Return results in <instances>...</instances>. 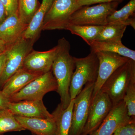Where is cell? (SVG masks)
I'll return each instance as SVG.
<instances>
[{
	"instance_id": "cell-10",
	"label": "cell",
	"mask_w": 135,
	"mask_h": 135,
	"mask_svg": "<svg viewBox=\"0 0 135 135\" xmlns=\"http://www.w3.org/2000/svg\"><path fill=\"white\" fill-rule=\"evenodd\" d=\"M95 53L99 60V68L92 98L100 91L104 83L113 73L129 59L116 53L107 51H98Z\"/></svg>"
},
{
	"instance_id": "cell-30",
	"label": "cell",
	"mask_w": 135,
	"mask_h": 135,
	"mask_svg": "<svg viewBox=\"0 0 135 135\" xmlns=\"http://www.w3.org/2000/svg\"><path fill=\"white\" fill-rule=\"evenodd\" d=\"M6 50L0 53V79L2 75V73L5 67L6 61Z\"/></svg>"
},
{
	"instance_id": "cell-8",
	"label": "cell",
	"mask_w": 135,
	"mask_h": 135,
	"mask_svg": "<svg viewBox=\"0 0 135 135\" xmlns=\"http://www.w3.org/2000/svg\"><path fill=\"white\" fill-rule=\"evenodd\" d=\"M94 83L85 85L74 99L71 125L69 135H81L86 122L92 99Z\"/></svg>"
},
{
	"instance_id": "cell-2",
	"label": "cell",
	"mask_w": 135,
	"mask_h": 135,
	"mask_svg": "<svg viewBox=\"0 0 135 135\" xmlns=\"http://www.w3.org/2000/svg\"><path fill=\"white\" fill-rule=\"evenodd\" d=\"M135 81V61L129 59L118 68L102 86V92L108 95L113 105L123 100L131 83Z\"/></svg>"
},
{
	"instance_id": "cell-26",
	"label": "cell",
	"mask_w": 135,
	"mask_h": 135,
	"mask_svg": "<svg viewBox=\"0 0 135 135\" xmlns=\"http://www.w3.org/2000/svg\"><path fill=\"white\" fill-rule=\"evenodd\" d=\"M112 135H135V117L118 128Z\"/></svg>"
},
{
	"instance_id": "cell-15",
	"label": "cell",
	"mask_w": 135,
	"mask_h": 135,
	"mask_svg": "<svg viewBox=\"0 0 135 135\" xmlns=\"http://www.w3.org/2000/svg\"><path fill=\"white\" fill-rule=\"evenodd\" d=\"M15 117L26 130L30 131L35 135H56V127L54 118L42 119L18 116Z\"/></svg>"
},
{
	"instance_id": "cell-3",
	"label": "cell",
	"mask_w": 135,
	"mask_h": 135,
	"mask_svg": "<svg viewBox=\"0 0 135 135\" xmlns=\"http://www.w3.org/2000/svg\"><path fill=\"white\" fill-rule=\"evenodd\" d=\"M75 71L74 72L70 87L71 100L77 97L83 87L88 83H95L97 78L99 60L94 51L85 57H74Z\"/></svg>"
},
{
	"instance_id": "cell-33",
	"label": "cell",
	"mask_w": 135,
	"mask_h": 135,
	"mask_svg": "<svg viewBox=\"0 0 135 135\" xmlns=\"http://www.w3.org/2000/svg\"><path fill=\"white\" fill-rule=\"evenodd\" d=\"M32 135H35L34 134H32Z\"/></svg>"
},
{
	"instance_id": "cell-32",
	"label": "cell",
	"mask_w": 135,
	"mask_h": 135,
	"mask_svg": "<svg viewBox=\"0 0 135 135\" xmlns=\"http://www.w3.org/2000/svg\"><path fill=\"white\" fill-rule=\"evenodd\" d=\"M7 46L5 42L0 40V53L6 50Z\"/></svg>"
},
{
	"instance_id": "cell-27",
	"label": "cell",
	"mask_w": 135,
	"mask_h": 135,
	"mask_svg": "<svg viewBox=\"0 0 135 135\" xmlns=\"http://www.w3.org/2000/svg\"><path fill=\"white\" fill-rule=\"evenodd\" d=\"M6 9L7 16L13 14L18 11V0H0Z\"/></svg>"
},
{
	"instance_id": "cell-23",
	"label": "cell",
	"mask_w": 135,
	"mask_h": 135,
	"mask_svg": "<svg viewBox=\"0 0 135 135\" xmlns=\"http://www.w3.org/2000/svg\"><path fill=\"white\" fill-rule=\"evenodd\" d=\"M25 130L8 109H0V135Z\"/></svg>"
},
{
	"instance_id": "cell-31",
	"label": "cell",
	"mask_w": 135,
	"mask_h": 135,
	"mask_svg": "<svg viewBox=\"0 0 135 135\" xmlns=\"http://www.w3.org/2000/svg\"><path fill=\"white\" fill-rule=\"evenodd\" d=\"M7 17V16L5 7L0 1V25L5 20Z\"/></svg>"
},
{
	"instance_id": "cell-4",
	"label": "cell",
	"mask_w": 135,
	"mask_h": 135,
	"mask_svg": "<svg viewBox=\"0 0 135 135\" xmlns=\"http://www.w3.org/2000/svg\"><path fill=\"white\" fill-rule=\"evenodd\" d=\"M120 3L114 2L81 7L72 15L69 24L105 26L108 24V17L117 10Z\"/></svg>"
},
{
	"instance_id": "cell-17",
	"label": "cell",
	"mask_w": 135,
	"mask_h": 135,
	"mask_svg": "<svg viewBox=\"0 0 135 135\" xmlns=\"http://www.w3.org/2000/svg\"><path fill=\"white\" fill-rule=\"evenodd\" d=\"M54 1L42 0L41 4L22 35L24 38L36 41L41 32L44 17Z\"/></svg>"
},
{
	"instance_id": "cell-13",
	"label": "cell",
	"mask_w": 135,
	"mask_h": 135,
	"mask_svg": "<svg viewBox=\"0 0 135 135\" xmlns=\"http://www.w3.org/2000/svg\"><path fill=\"white\" fill-rule=\"evenodd\" d=\"M8 109L15 116L42 119L54 118L44 105L42 100L10 102Z\"/></svg>"
},
{
	"instance_id": "cell-22",
	"label": "cell",
	"mask_w": 135,
	"mask_h": 135,
	"mask_svg": "<svg viewBox=\"0 0 135 135\" xmlns=\"http://www.w3.org/2000/svg\"><path fill=\"white\" fill-rule=\"evenodd\" d=\"M127 25L123 23H108L97 36L96 41H122Z\"/></svg>"
},
{
	"instance_id": "cell-16",
	"label": "cell",
	"mask_w": 135,
	"mask_h": 135,
	"mask_svg": "<svg viewBox=\"0 0 135 135\" xmlns=\"http://www.w3.org/2000/svg\"><path fill=\"white\" fill-rule=\"evenodd\" d=\"M41 75L30 72L22 68L5 82L2 91L5 96L9 99L32 81Z\"/></svg>"
},
{
	"instance_id": "cell-19",
	"label": "cell",
	"mask_w": 135,
	"mask_h": 135,
	"mask_svg": "<svg viewBox=\"0 0 135 135\" xmlns=\"http://www.w3.org/2000/svg\"><path fill=\"white\" fill-rule=\"evenodd\" d=\"M91 51H107L116 53L135 61V51L124 46L122 41H95L90 45Z\"/></svg>"
},
{
	"instance_id": "cell-6",
	"label": "cell",
	"mask_w": 135,
	"mask_h": 135,
	"mask_svg": "<svg viewBox=\"0 0 135 135\" xmlns=\"http://www.w3.org/2000/svg\"><path fill=\"white\" fill-rule=\"evenodd\" d=\"M81 7L77 0H55L44 19L42 31L65 30L72 15Z\"/></svg>"
},
{
	"instance_id": "cell-28",
	"label": "cell",
	"mask_w": 135,
	"mask_h": 135,
	"mask_svg": "<svg viewBox=\"0 0 135 135\" xmlns=\"http://www.w3.org/2000/svg\"><path fill=\"white\" fill-rule=\"evenodd\" d=\"M123 1L124 0H77V2L80 7H83L85 6H90L95 4L107 3L114 2H121Z\"/></svg>"
},
{
	"instance_id": "cell-20",
	"label": "cell",
	"mask_w": 135,
	"mask_h": 135,
	"mask_svg": "<svg viewBox=\"0 0 135 135\" xmlns=\"http://www.w3.org/2000/svg\"><path fill=\"white\" fill-rule=\"evenodd\" d=\"M135 0H130L119 10L115 11L107 18L108 23H123L135 29Z\"/></svg>"
},
{
	"instance_id": "cell-18",
	"label": "cell",
	"mask_w": 135,
	"mask_h": 135,
	"mask_svg": "<svg viewBox=\"0 0 135 135\" xmlns=\"http://www.w3.org/2000/svg\"><path fill=\"white\" fill-rule=\"evenodd\" d=\"M74 99L71 100L65 109L59 104L51 114L54 117L56 127V135H69L71 125Z\"/></svg>"
},
{
	"instance_id": "cell-5",
	"label": "cell",
	"mask_w": 135,
	"mask_h": 135,
	"mask_svg": "<svg viewBox=\"0 0 135 135\" xmlns=\"http://www.w3.org/2000/svg\"><path fill=\"white\" fill-rule=\"evenodd\" d=\"M35 42L25 38L22 36L7 46L5 67L0 79L1 86H3L10 77L23 68L25 59L32 51Z\"/></svg>"
},
{
	"instance_id": "cell-29",
	"label": "cell",
	"mask_w": 135,
	"mask_h": 135,
	"mask_svg": "<svg viewBox=\"0 0 135 135\" xmlns=\"http://www.w3.org/2000/svg\"><path fill=\"white\" fill-rule=\"evenodd\" d=\"M9 102V99L5 96L2 90H0V109H8Z\"/></svg>"
},
{
	"instance_id": "cell-34",
	"label": "cell",
	"mask_w": 135,
	"mask_h": 135,
	"mask_svg": "<svg viewBox=\"0 0 135 135\" xmlns=\"http://www.w3.org/2000/svg\"><path fill=\"white\" fill-rule=\"evenodd\" d=\"M81 135H84L83 134H81Z\"/></svg>"
},
{
	"instance_id": "cell-7",
	"label": "cell",
	"mask_w": 135,
	"mask_h": 135,
	"mask_svg": "<svg viewBox=\"0 0 135 135\" xmlns=\"http://www.w3.org/2000/svg\"><path fill=\"white\" fill-rule=\"evenodd\" d=\"M57 83L52 71L41 74L11 97L10 102L42 100L47 93L56 91Z\"/></svg>"
},
{
	"instance_id": "cell-24",
	"label": "cell",
	"mask_w": 135,
	"mask_h": 135,
	"mask_svg": "<svg viewBox=\"0 0 135 135\" xmlns=\"http://www.w3.org/2000/svg\"><path fill=\"white\" fill-rule=\"evenodd\" d=\"M18 12L20 19L28 25L40 7L38 0H18Z\"/></svg>"
},
{
	"instance_id": "cell-11",
	"label": "cell",
	"mask_w": 135,
	"mask_h": 135,
	"mask_svg": "<svg viewBox=\"0 0 135 135\" xmlns=\"http://www.w3.org/2000/svg\"><path fill=\"white\" fill-rule=\"evenodd\" d=\"M58 49L57 44L47 51H32L26 57L23 68L30 72L40 74L49 71L51 70Z\"/></svg>"
},
{
	"instance_id": "cell-9",
	"label": "cell",
	"mask_w": 135,
	"mask_h": 135,
	"mask_svg": "<svg viewBox=\"0 0 135 135\" xmlns=\"http://www.w3.org/2000/svg\"><path fill=\"white\" fill-rule=\"evenodd\" d=\"M113 106L108 95L101 90L92 98L83 134L89 135L96 130Z\"/></svg>"
},
{
	"instance_id": "cell-12",
	"label": "cell",
	"mask_w": 135,
	"mask_h": 135,
	"mask_svg": "<svg viewBox=\"0 0 135 135\" xmlns=\"http://www.w3.org/2000/svg\"><path fill=\"white\" fill-rule=\"evenodd\" d=\"M123 100L113 105L99 127L89 135H112L118 128L131 120Z\"/></svg>"
},
{
	"instance_id": "cell-1",
	"label": "cell",
	"mask_w": 135,
	"mask_h": 135,
	"mask_svg": "<svg viewBox=\"0 0 135 135\" xmlns=\"http://www.w3.org/2000/svg\"><path fill=\"white\" fill-rule=\"evenodd\" d=\"M59 49L53 62L51 71L57 83L56 92L60 97L63 108L65 109L71 101L70 87L75 69L74 57L70 54L71 46L64 38L59 40Z\"/></svg>"
},
{
	"instance_id": "cell-35",
	"label": "cell",
	"mask_w": 135,
	"mask_h": 135,
	"mask_svg": "<svg viewBox=\"0 0 135 135\" xmlns=\"http://www.w3.org/2000/svg\"><path fill=\"white\" fill-rule=\"evenodd\" d=\"M3 135V134L2 135Z\"/></svg>"
},
{
	"instance_id": "cell-25",
	"label": "cell",
	"mask_w": 135,
	"mask_h": 135,
	"mask_svg": "<svg viewBox=\"0 0 135 135\" xmlns=\"http://www.w3.org/2000/svg\"><path fill=\"white\" fill-rule=\"evenodd\" d=\"M123 101L126 105L128 116L135 117V81L131 83Z\"/></svg>"
},
{
	"instance_id": "cell-14",
	"label": "cell",
	"mask_w": 135,
	"mask_h": 135,
	"mask_svg": "<svg viewBox=\"0 0 135 135\" xmlns=\"http://www.w3.org/2000/svg\"><path fill=\"white\" fill-rule=\"evenodd\" d=\"M20 17L18 11L8 16L0 25V40L8 46L22 36L27 27Z\"/></svg>"
},
{
	"instance_id": "cell-21",
	"label": "cell",
	"mask_w": 135,
	"mask_h": 135,
	"mask_svg": "<svg viewBox=\"0 0 135 135\" xmlns=\"http://www.w3.org/2000/svg\"><path fill=\"white\" fill-rule=\"evenodd\" d=\"M103 27L69 24L68 25L65 30L70 31L73 34L80 36L89 46H90L91 44L95 41Z\"/></svg>"
}]
</instances>
